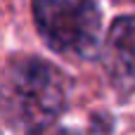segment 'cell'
<instances>
[{
  "label": "cell",
  "instance_id": "cell-1",
  "mask_svg": "<svg viewBox=\"0 0 135 135\" xmlns=\"http://www.w3.org/2000/svg\"><path fill=\"white\" fill-rule=\"evenodd\" d=\"M66 97L64 74L40 57H17L0 76V116L28 135L50 128L64 112Z\"/></svg>",
  "mask_w": 135,
  "mask_h": 135
},
{
  "label": "cell",
  "instance_id": "cell-4",
  "mask_svg": "<svg viewBox=\"0 0 135 135\" xmlns=\"http://www.w3.org/2000/svg\"><path fill=\"white\" fill-rule=\"evenodd\" d=\"M31 135H78V133H74L69 128H55V126H50V128H43V131L31 133Z\"/></svg>",
  "mask_w": 135,
  "mask_h": 135
},
{
  "label": "cell",
  "instance_id": "cell-2",
  "mask_svg": "<svg viewBox=\"0 0 135 135\" xmlns=\"http://www.w3.org/2000/svg\"><path fill=\"white\" fill-rule=\"evenodd\" d=\"M43 40L71 59H90L102 47V12L95 0H33Z\"/></svg>",
  "mask_w": 135,
  "mask_h": 135
},
{
  "label": "cell",
  "instance_id": "cell-3",
  "mask_svg": "<svg viewBox=\"0 0 135 135\" xmlns=\"http://www.w3.org/2000/svg\"><path fill=\"white\" fill-rule=\"evenodd\" d=\"M102 66L121 95L135 90V17H119L102 40Z\"/></svg>",
  "mask_w": 135,
  "mask_h": 135
}]
</instances>
